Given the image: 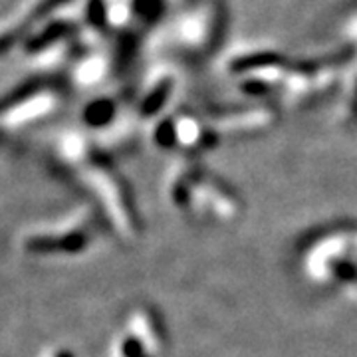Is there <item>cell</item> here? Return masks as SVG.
Masks as SVG:
<instances>
[{
    "label": "cell",
    "instance_id": "cell-5",
    "mask_svg": "<svg viewBox=\"0 0 357 357\" xmlns=\"http://www.w3.org/2000/svg\"><path fill=\"white\" fill-rule=\"evenodd\" d=\"M115 114V105L112 100H98L91 102L84 109V119L88 121L89 126H105Z\"/></svg>",
    "mask_w": 357,
    "mask_h": 357
},
{
    "label": "cell",
    "instance_id": "cell-2",
    "mask_svg": "<svg viewBox=\"0 0 357 357\" xmlns=\"http://www.w3.org/2000/svg\"><path fill=\"white\" fill-rule=\"evenodd\" d=\"M286 64V58L278 52H258V54H248L230 64V70L234 74H244V72H255L262 68H272V66Z\"/></svg>",
    "mask_w": 357,
    "mask_h": 357
},
{
    "label": "cell",
    "instance_id": "cell-4",
    "mask_svg": "<svg viewBox=\"0 0 357 357\" xmlns=\"http://www.w3.org/2000/svg\"><path fill=\"white\" fill-rule=\"evenodd\" d=\"M169 93H171V79H163V82H159V84H157V86L147 93V98L143 100V103H141V114L143 115L157 114V112L165 105Z\"/></svg>",
    "mask_w": 357,
    "mask_h": 357
},
{
    "label": "cell",
    "instance_id": "cell-8",
    "mask_svg": "<svg viewBox=\"0 0 357 357\" xmlns=\"http://www.w3.org/2000/svg\"><path fill=\"white\" fill-rule=\"evenodd\" d=\"M177 139V131H175V126L171 121H163L159 128H157V141L165 147H171Z\"/></svg>",
    "mask_w": 357,
    "mask_h": 357
},
{
    "label": "cell",
    "instance_id": "cell-3",
    "mask_svg": "<svg viewBox=\"0 0 357 357\" xmlns=\"http://www.w3.org/2000/svg\"><path fill=\"white\" fill-rule=\"evenodd\" d=\"M44 88V77L42 76H34L24 79L22 84H18L13 91H8L6 96L0 98V112L4 109H10L14 105H20L22 102H26L28 98L36 96L40 89Z\"/></svg>",
    "mask_w": 357,
    "mask_h": 357
},
{
    "label": "cell",
    "instance_id": "cell-1",
    "mask_svg": "<svg viewBox=\"0 0 357 357\" xmlns=\"http://www.w3.org/2000/svg\"><path fill=\"white\" fill-rule=\"evenodd\" d=\"M74 32V24L68 22V20H56L50 22L48 26H44L38 34L34 36H28L24 40V50L28 54H38V52L48 50L50 46H54L58 40H64L68 34Z\"/></svg>",
    "mask_w": 357,
    "mask_h": 357
},
{
    "label": "cell",
    "instance_id": "cell-10",
    "mask_svg": "<svg viewBox=\"0 0 357 357\" xmlns=\"http://www.w3.org/2000/svg\"><path fill=\"white\" fill-rule=\"evenodd\" d=\"M351 107H354V112L357 114V88H356V93H354V100H351Z\"/></svg>",
    "mask_w": 357,
    "mask_h": 357
},
{
    "label": "cell",
    "instance_id": "cell-9",
    "mask_svg": "<svg viewBox=\"0 0 357 357\" xmlns=\"http://www.w3.org/2000/svg\"><path fill=\"white\" fill-rule=\"evenodd\" d=\"M243 89L246 93H252V96H260V93H266L268 86L264 82H246L243 86Z\"/></svg>",
    "mask_w": 357,
    "mask_h": 357
},
{
    "label": "cell",
    "instance_id": "cell-7",
    "mask_svg": "<svg viewBox=\"0 0 357 357\" xmlns=\"http://www.w3.org/2000/svg\"><path fill=\"white\" fill-rule=\"evenodd\" d=\"M161 6H163V0H133V8L137 16L149 22H153L161 14Z\"/></svg>",
    "mask_w": 357,
    "mask_h": 357
},
{
    "label": "cell",
    "instance_id": "cell-6",
    "mask_svg": "<svg viewBox=\"0 0 357 357\" xmlns=\"http://www.w3.org/2000/svg\"><path fill=\"white\" fill-rule=\"evenodd\" d=\"M86 18L91 28L105 30L107 28V4L105 0H88L86 4Z\"/></svg>",
    "mask_w": 357,
    "mask_h": 357
}]
</instances>
